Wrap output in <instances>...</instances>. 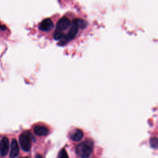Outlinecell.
<instances>
[{"label": "cell", "instance_id": "cell-1", "mask_svg": "<svg viewBox=\"0 0 158 158\" xmlns=\"http://www.w3.org/2000/svg\"><path fill=\"white\" fill-rule=\"evenodd\" d=\"M72 22L73 20L67 16L61 17L56 24V28L53 35L54 40L59 41L60 43L70 29Z\"/></svg>", "mask_w": 158, "mask_h": 158}, {"label": "cell", "instance_id": "cell-2", "mask_svg": "<svg viewBox=\"0 0 158 158\" xmlns=\"http://www.w3.org/2000/svg\"><path fill=\"white\" fill-rule=\"evenodd\" d=\"M77 154L81 158H88L91 154L92 148L90 143H82L77 145L76 148Z\"/></svg>", "mask_w": 158, "mask_h": 158}, {"label": "cell", "instance_id": "cell-3", "mask_svg": "<svg viewBox=\"0 0 158 158\" xmlns=\"http://www.w3.org/2000/svg\"><path fill=\"white\" fill-rule=\"evenodd\" d=\"M19 142L22 149L25 151H28L31 147V139L30 136L26 134L23 133L19 137Z\"/></svg>", "mask_w": 158, "mask_h": 158}, {"label": "cell", "instance_id": "cell-4", "mask_svg": "<svg viewBox=\"0 0 158 158\" xmlns=\"http://www.w3.org/2000/svg\"><path fill=\"white\" fill-rule=\"evenodd\" d=\"M54 27V23L52 20L49 19L47 18L44 19L40 23L39 28L44 32H48L51 31Z\"/></svg>", "mask_w": 158, "mask_h": 158}, {"label": "cell", "instance_id": "cell-5", "mask_svg": "<svg viewBox=\"0 0 158 158\" xmlns=\"http://www.w3.org/2000/svg\"><path fill=\"white\" fill-rule=\"evenodd\" d=\"M9 149V141L7 138H3L0 142V153L2 156L7 155Z\"/></svg>", "mask_w": 158, "mask_h": 158}, {"label": "cell", "instance_id": "cell-6", "mask_svg": "<svg viewBox=\"0 0 158 158\" xmlns=\"http://www.w3.org/2000/svg\"><path fill=\"white\" fill-rule=\"evenodd\" d=\"M10 158H15L17 156L19 152V145L16 139H13L11 142L10 145Z\"/></svg>", "mask_w": 158, "mask_h": 158}, {"label": "cell", "instance_id": "cell-7", "mask_svg": "<svg viewBox=\"0 0 158 158\" xmlns=\"http://www.w3.org/2000/svg\"><path fill=\"white\" fill-rule=\"evenodd\" d=\"M33 130L35 133L38 136H45L49 133V130L46 127L39 125H36L34 127Z\"/></svg>", "mask_w": 158, "mask_h": 158}, {"label": "cell", "instance_id": "cell-8", "mask_svg": "<svg viewBox=\"0 0 158 158\" xmlns=\"http://www.w3.org/2000/svg\"><path fill=\"white\" fill-rule=\"evenodd\" d=\"M83 136V131L80 129H77L72 133L70 136V138L73 141H78L81 140Z\"/></svg>", "mask_w": 158, "mask_h": 158}, {"label": "cell", "instance_id": "cell-9", "mask_svg": "<svg viewBox=\"0 0 158 158\" xmlns=\"http://www.w3.org/2000/svg\"><path fill=\"white\" fill-rule=\"evenodd\" d=\"M150 146L154 149H158V138H152L150 139Z\"/></svg>", "mask_w": 158, "mask_h": 158}, {"label": "cell", "instance_id": "cell-10", "mask_svg": "<svg viewBox=\"0 0 158 158\" xmlns=\"http://www.w3.org/2000/svg\"><path fill=\"white\" fill-rule=\"evenodd\" d=\"M58 158H69L68 154L65 149H62L60 150L58 156Z\"/></svg>", "mask_w": 158, "mask_h": 158}, {"label": "cell", "instance_id": "cell-11", "mask_svg": "<svg viewBox=\"0 0 158 158\" xmlns=\"http://www.w3.org/2000/svg\"><path fill=\"white\" fill-rule=\"evenodd\" d=\"M35 158H43L41 156H40V154H37L36 156H35Z\"/></svg>", "mask_w": 158, "mask_h": 158}, {"label": "cell", "instance_id": "cell-12", "mask_svg": "<svg viewBox=\"0 0 158 158\" xmlns=\"http://www.w3.org/2000/svg\"><path fill=\"white\" fill-rule=\"evenodd\" d=\"M22 158H28V157H22Z\"/></svg>", "mask_w": 158, "mask_h": 158}]
</instances>
